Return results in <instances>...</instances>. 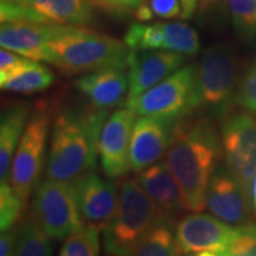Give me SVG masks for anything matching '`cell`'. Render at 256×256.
I'll return each instance as SVG.
<instances>
[{
  "mask_svg": "<svg viewBox=\"0 0 256 256\" xmlns=\"http://www.w3.org/2000/svg\"><path fill=\"white\" fill-rule=\"evenodd\" d=\"M178 121L140 116L132 128L130 171L140 172L161 161L166 154Z\"/></svg>",
  "mask_w": 256,
  "mask_h": 256,
  "instance_id": "cell-14",
  "label": "cell"
},
{
  "mask_svg": "<svg viewBox=\"0 0 256 256\" xmlns=\"http://www.w3.org/2000/svg\"><path fill=\"white\" fill-rule=\"evenodd\" d=\"M54 80V74L50 68L37 62H32L20 67L14 73L0 77V86L4 92L30 96L47 90L53 86Z\"/></svg>",
  "mask_w": 256,
  "mask_h": 256,
  "instance_id": "cell-21",
  "label": "cell"
},
{
  "mask_svg": "<svg viewBox=\"0 0 256 256\" xmlns=\"http://www.w3.org/2000/svg\"><path fill=\"white\" fill-rule=\"evenodd\" d=\"M101 230L98 226L84 225L66 238L58 256H98Z\"/></svg>",
  "mask_w": 256,
  "mask_h": 256,
  "instance_id": "cell-25",
  "label": "cell"
},
{
  "mask_svg": "<svg viewBox=\"0 0 256 256\" xmlns=\"http://www.w3.org/2000/svg\"><path fill=\"white\" fill-rule=\"evenodd\" d=\"M249 201H252L244 185L225 165H218L210 178L206 208L214 216L230 225L249 224Z\"/></svg>",
  "mask_w": 256,
  "mask_h": 256,
  "instance_id": "cell-13",
  "label": "cell"
},
{
  "mask_svg": "<svg viewBox=\"0 0 256 256\" xmlns=\"http://www.w3.org/2000/svg\"><path fill=\"white\" fill-rule=\"evenodd\" d=\"M137 181L148 196L162 210L166 220L175 224L186 210L181 188L166 162H156L137 172Z\"/></svg>",
  "mask_w": 256,
  "mask_h": 256,
  "instance_id": "cell-18",
  "label": "cell"
},
{
  "mask_svg": "<svg viewBox=\"0 0 256 256\" xmlns=\"http://www.w3.org/2000/svg\"><path fill=\"white\" fill-rule=\"evenodd\" d=\"M164 222L170 220L142 190L137 178H128L120 185L116 215L102 229L106 254L131 256L138 244Z\"/></svg>",
  "mask_w": 256,
  "mask_h": 256,
  "instance_id": "cell-4",
  "label": "cell"
},
{
  "mask_svg": "<svg viewBox=\"0 0 256 256\" xmlns=\"http://www.w3.org/2000/svg\"><path fill=\"white\" fill-rule=\"evenodd\" d=\"M196 256H226V252H214V250H204V252H196Z\"/></svg>",
  "mask_w": 256,
  "mask_h": 256,
  "instance_id": "cell-37",
  "label": "cell"
},
{
  "mask_svg": "<svg viewBox=\"0 0 256 256\" xmlns=\"http://www.w3.org/2000/svg\"><path fill=\"white\" fill-rule=\"evenodd\" d=\"M92 3H96L106 12L124 14L128 12L137 10L142 0H92Z\"/></svg>",
  "mask_w": 256,
  "mask_h": 256,
  "instance_id": "cell-33",
  "label": "cell"
},
{
  "mask_svg": "<svg viewBox=\"0 0 256 256\" xmlns=\"http://www.w3.org/2000/svg\"><path fill=\"white\" fill-rule=\"evenodd\" d=\"M108 110L66 108L56 117L47 156L46 178L73 182L94 171L102 126Z\"/></svg>",
  "mask_w": 256,
  "mask_h": 256,
  "instance_id": "cell-2",
  "label": "cell"
},
{
  "mask_svg": "<svg viewBox=\"0 0 256 256\" xmlns=\"http://www.w3.org/2000/svg\"><path fill=\"white\" fill-rule=\"evenodd\" d=\"M32 62H34V60H30L24 56H20L14 52L2 48V52H0V77L14 73L20 67L32 63Z\"/></svg>",
  "mask_w": 256,
  "mask_h": 256,
  "instance_id": "cell-32",
  "label": "cell"
},
{
  "mask_svg": "<svg viewBox=\"0 0 256 256\" xmlns=\"http://www.w3.org/2000/svg\"><path fill=\"white\" fill-rule=\"evenodd\" d=\"M235 106L240 110L256 114V62L250 64L246 72L239 77Z\"/></svg>",
  "mask_w": 256,
  "mask_h": 256,
  "instance_id": "cell-29",
  "label": "cell"
},
{
  "mask_svg": "<svg viewBox=\"0 0 256 256\" xmlns=\"http://www.w3.org/2000/svg\"><path fill=\"white\" fill-rule=\"evenodd\" d=\"M30 215L53 239H66L86 225L73 182L40 181L33 192Z\"/></svg>",
  "mask_w": 256,
  "mask_h": 256,
  "instance_id": "cell-8",
  "label": "cell"
},
{
  "mask_svg": "<svg viewBox=\"0 0 256 256\" xmlns=\"http://www.w3.org/2000/svg\"><path fill=\"white\" fill-rule=\"evenodd\" d=\"M182 3V16L181 18H191L198 6V0H181Z\"/></svg>",
  "mask_w": 256,
  "mask_h": 256,
  "instance_id": "cell-35",
  "label": "cell"
},
{
  "mask_svg": "<svg viewBox=\"0 0 256 256\" xmlns=\"http://www.w3.org/2000/svg\"><path fill=\"white\" fill-rule=\"evenodd\" d=\"M238 58L228 44H214L195 66V111L208 118L222 120L235 106Z\"/></svg>",
  "mask_w": 256,
  "mask_h": 256,
  "instance_id": "cell-5",
  "label": "cell"
},
{
  "mask_svg": "<svg viewBox=\"0 0 256 256\" xmlns=\"http://www.w3.org/2000/svg\"><path fill=\"white\" fill-rule=\"evenodd\" d=\"M220 136L225 165L252 198L256 174V114L230 111L220 120Z\"/></svg>",
  "mask_w": 256,
  "mask_h": 256,
  "instance_id": "cell-9",
  "label": "cell"
},
{
  "mask_svg": "<svg viewBox=\"0 0 256 256\" xmlns=\"http://www.w3.org/2000/svg\"><path fill=\"white\" fill-rule=\"evenodd\" d=\"M131 108H120L107 117L98 142L100 166L106 176L118 180L130 171V146L136 122Z\"/></svg>",
  "mask_w": 256,
  "mask_h": 256,
  "instance_id": "cell-11",
  "label": "cell"
},
{
  "mask_svg": "<svg viewBox=\"0 0 256 256\" xmlns=\"http://www.w3.org/2000/svg\"><path fill=\"white\" fill-rule=\"evenodd\" d=\"M30 107L28 104H14L2 114L0 122V180L9 181L10 168L16 154L18 142L28 126Z\"/></svg>",
  "mask_w": 256,
  "mask_h": 256,
  "instance_id": "cell-20",
  "label": "cell"
},
{
  "mask_svg": "<svg viewBox=\"0 0 256 256\" xmlns=\"http://www.w3.org/2000/svg\"><path fill=\"white\" fill-rule=\"evenodd\" d=\"M52 238L42 229L32 215L20 224L14 256H52Z\"/></svg>",
  "mask_w": 256,
  "mask_h": 256,
  "instance_id": "cell-23",
  "label": "cell"
},
{
  "mask_svg": "<svg viewBox=\"0 0 256 256\" xmlns=\"http://www.w3.org/2000/svg\"><path fill=\"white\" fill-rule=\"evenodd\" d=\"M228 9V0H198V23L208 28H220L226 20Z\"/></svg>",
  "mask_w": 256,
  "mask_h": 256,
  "instance_id": "cell-30",
  "label": "cell"
},
{
  "mask_svg": "<svg viewBox=\"0 0 256 256\" xmlns=\"http://www.w3.org/2000/svg\"><path fill=\"white\" fill-rule=\"evenodd\" d=\"M182 16L181 0H142L136 10V18L140 22H150L152 18H176Z\"/></svg>",
  "mask_w": 256,
  "mask_h": 256,
  "instance_id": "cell-28",
  "label": "cell"
},
{
  "mask_svg": "<svg viewBox=\"0 0 256 256\" xmlns=\"http://www.w3.org/2000/svg\"><path fill=\"white\" fill-rule=\"evenodd\" d=\"M232 23L240 38L252 40L255 34L256 0H228Z\"/></svg>",
  "mask_w": 256,
  "mask_h": 256,
  "instance_id": "cell-26",
  "label": "cell"
},
{
  "mask_svg": "<svg viewBox=\"0 0 256 256\" xmlns=\"http://www.w3.org/2000/svg\"><path fill=\"white\" fill-rule=\"evenodd\" d=\"M222 156L220 136L214 120L188 116L175 124L165 162L181 188L188 210L201 212L206 208L210 178Z\"/></svg>",
  "mask_w": 256,
  "mask_h": 256,
  "instance_id": "cell-1",
  "label": "cell"
},
{
  "mask_svg": "<svg viewBox=\"0 0 256 256\" xmlns=\"http://www.w3.org/2000/svg\"><path fill=\"white\" fill-rule=\"evenodd\" d=\"M130 50L124 42L82 26H66L47 43L43 62L64 76L92 73L110 67H128Z\"/></svg>",
  "mask_w": 256,
  "mask_h": 256,
  "instance_id": "cell-3",
  "label": "cell"
},
{
  "mask_svg": "<svg viewBox=\"0 0 256 256\" xmlns=\"http://www.w3.org/2000/svg\"><path fill=\"white\" fill-rule=\"evenodd\" d=\"M162 50L195 56L200 52V36L196 30L182 22H161Z\"/></svg>",
  "mask_w": 256,
  "mask_h": 256,
  "instance_id": "cell-22",
  "label": "cell"
},
{
  "mask_svg": "<svg viewBox=\"0 0 256 256\" xmlns=\"http://www.w3.org/2000/svg\"><path fill=\"white\" fill-rule=\"evenodd\" d=\"M106 256H118V255H111V254H106Z\"/></svg>",
  "mask_w": 256,
  "mask_h": 256,
  "instance_id": "cell-38",
  "label": "cell"
},
{
  "mask_svg": "<svg viewBox=\"0 0 256 256\" xmlns=\"http://www.w3.org/2000/svg\"><path fill=\"white\" fill-rule=\"evenodd\" d=\"M184 62L185 56L168 50H130L127 100L136 98L165 80L181 68Z\"/></svg>",
  "mask_w": 256,
  "mask_h": 256,
  "instance_id": "cell-16",
  "label": "cell"
},
{
  "mask_svg": "<svg viewBox=\"0 0 256 256\" xmlns=\"http://www.w3.org/2000/svg\"><path fill=\"white\" fill-rule=\"evenodd\" d=\"M26 204L14 192L9 182H2L0 185V229H6L14 226L20 222Z\"/></svg>",
  "mask_w": 256,
  "mask_h": 256,
  "instance_id": "cell-27",
  "label": "cell"
},
{
  "mask_svg": "<svg viewBox=\"0 0 256 256\" xmlns=\"http://www.w3.org/2000/svg\"><path fill=\"white\" fill-rule=\"evenodd\" d=\"M174 228L172 222H164L156 226L138 244L131 256H176L180 252Z\"/></svg>",
  "mask_w": 256,
  "mask_h": 256,
  "instance_id": "cell-24",
  "label": "cell"
},
{
  "mask_svg": "<svg viewBox=\"0 0 256 256\" xmlns=\"http://www.w3.org/2000/svg\"><path fill=\"white\" fill-rule=\"evenodd\" d=\"M50 127L52 112L47 106L42 104L28 118L13 158L8 182L26 205L28 196L40 182Z\"/></svg>",
  "mask_w": 256,
  "mask_h": 256,
  "instance_id": "cell-6",
  "label": "cell"
},
{
  "mask_svg": "<svg viewBox=\"0 0 256 256\" xmlns=\"http://www.w3.org/2000/svg\"><path fill=\"white\" fill-rule=\"evenodd\" d=\"M255 34H256V23H255Z\"/></svg>",
  "mask_w": 256,
  "mask_h": 256,
  "instance_id": "cell-39",
  "label": "cell"
},
{
  "mask_svg": "<svg viewBox=\"0 0 256 256\" xmlns=\"http://www.w3.org/2000/svg\"><path fill=\"white\" fill-rule=\"evenodd\" d=\"M226 256H256V225L245 224L236 226Z\"/></svg>",
  "mask_w": 256,
  "mask_h": 256,
  "instance_id": "cell-31",
  "label": "cell"
},
{
  "mask_svg": "<svg viewBox=\"0 0 256 256\" xmlns=\"http://www.w3.org/2000/svg\"><path fill=\"white\" fill-rule=\"evenodd\" d=\"M76 88L97 110H110L117 107L128 96V74L122 67L102 68L87 74L74 82Z\"/></svg>",
  "mask_w": 256,
  "mask_h": 256,
  "instance_id": "cell-19",
  "label": "cell"
},
{
  "mask_svg": "<svg viewBox=\"0 0 256 256\" xmlns=\"http://www.w3.org/2000/svg\"><path fill=\"white\" fill-rule=\"evenodd\" d=\"M18 232H20V222L14 226L2 230L0 236V256H14L18 246Z\"/></svg>",
  "mask_w": 256,
  "mask_h": 256,
  "instance_id": "cell-34",
  "label": "cell"
},
{
  "mask_svg": "<svg viewBox=\"0 0 256 256\" xmlns=\"http://www.w3.org/2000/svg\"><path fill=\"white\" fill-rule=\"evenodd\" d=\"M78 210L86 225L104 229L118 206L117 186L108 176L88 171L73 181Z\"/></svg>",
  "mask_w": 256,
  "mask_h": 256,
  "instance_id": "cell-15",
  "label": "cell"
},
{
  "mask_svg": "<svg viewBox=\"0 0 256 256\" xmlns=\"http://www.w3.org/2000/svg\"><path fill=\"white\" fill-rule=\"evenodd\" d=\"M236 234L232 226L214 215L194 212L182 216L175 226L178 252H226Z\"/></svg>",
  "mask_w": 256,
  "mask_h": 256,
  "instance_id": "cell-12",
  "label": "cell"
},
{
  "mask_svg": "<svg viewBox=\"0 0 256 256\" xmlns=\"http://www.w3.org/2000/svg\"><path fill=\"white\" fill-rule=\"evenodd\" d=\"M2 22L28 20L57 26H87L92 22V0H2Z\"/></svg>",
  "mask_w": 256,
  "mask_h": 256,
  "instance_id": "cell-10",
  "label": "cell"
},
{
  "mask_svg": "<svg viewBox=\"0 0 256 256\" xmlns=\"http://www.w3.org/2000/svg\"><path fill=\"white\" fill-rule=\"evenodd\" d=\"M66 26L36 23L28 20L2 22L0 46L34 62H43V52L48 42H52L64 30Z\"/></svg>",
  "mask_w": 256,
  "mask_h": 256,
  "instance_id": "cell-17",
  "label": "cell"
},
{
  "mask_svg": "<svg viewBox=\"0 0 256 256\" xmlns=\"http://www.w3.org/2000/svg\"><path fill=\"white\" fill-rule=\"evenodd\" d=\"M252 210H254V215L256 218V174L254 178V184H252Z\"/></svg>",
  "mask_w": 256,
  "mask_h": 256,
  "instance_id": "cell-36",
  "label": "cell"
},
{
  "mask_svg": "<svg viewBox=\"0 0 256 256\" xmlns=\"http://www.w3.org/2000/svg\"><path fill=\"white\" fill-rule=\"evenodd\" d=\"M137 116L180 121L195 111V66H185L148 92L126 101Z\"/></svg>",
  "mask_w": 256,
  "mask_h": 256,
  "instance_id": "cell-7",
  "label": "cell"
}]
</instances>
